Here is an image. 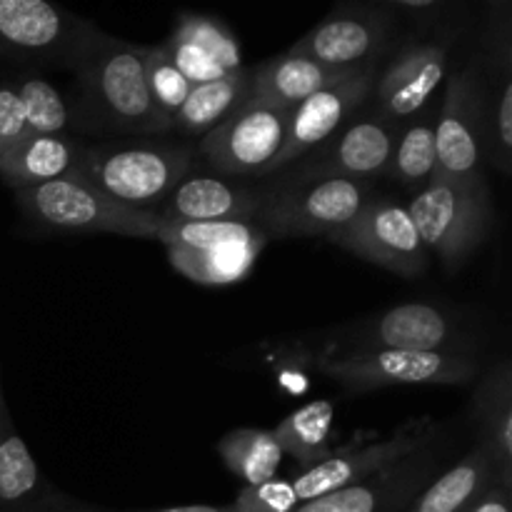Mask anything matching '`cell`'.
Listing matches in <instances>:
<instances>
[{"label": "cell", "instance_id": "6da1fadb", "mask_svg": "<svg viewBox=\"0 0 512 512\" xmlns=\"http://www.w3.org/2000/svg\"><path fill=\"white\" fill-rule=\"evenodd\" d=\"M143 48L100 33L75 65L80 80V125L95 133L160 138L173 133V120L155 108L145 83Z\"/></svg>", "mask_w": 512, "mask_h": 512}, {"label": "cell", "instance_id": "603a6c76", "mask_svg": "<svg viewBox=\"0 0 512 512\" xmlns=\"http://www.w3.org/2000/svg\"><path fill=\"white\" fill-rule=\"evenodd\" d=\"M53 493L13 418L0 423V512H48Z\"/></svg>", "mask_w": 512, "mask_h": 512}, {"label": "cell", "instance_id": "4dcf8cb0", "mask_svg": "<svg viewBox=\"0 0 512 512\" xmlns=\"http://www.w3.org/2000/svg\"><path fill=\"white\" fill-rule=\"evenodd\" d=\"M15 85H18L20 103H23V138L65 133V128L70 125V110L53 83L38 78V75H25V78H15Z\"/></svg>", "mask_w": 512, "mask_h": 512}, {"label": "cell", "instance_id": "2e32d148", "mask_svg": "<svg viewBox=\"0 0 512 512\" xmlns=\"http://www.w3.org/2000/svg\"><path fill=\"white\" fill-rule=\"evenodd\" d=\"M435 445V443H433ZM428 445L368 478L303 503L295 512H403L435 478L440 453Z\"/></svg>", "mask_w": 512, "mask_h": 512}, {"label": "cell", "instance_id": "44dd1931", "mask_svg": "<svg viewBox=\"0 0 512 512\" xmlns=\"http://www.w3.org/2000/svg\"><path fill=\"white\" fill-rule=\"evenodd\" d=\"M478 443L493 460L495 478L512 488V365L500 360L475 385L470 403Z\"/></svg>", "mask_w": 512, "mask_h": 512}, {"label": "cell", "instance_id": "3957f363", "mask_svg": "<svg viewBox=\"0 0 512 512\" xmlns=\"http://www.w3.org/2000/svg\"><path fill=\"white\" fill-rule=\"evenodd\" d=\"M405 208L425 250L448 268H460L485 243L495 220L488 180L468 185L435 175Z\"/></svg>", "mask_w": 512, "mask_h": 512}, {"label": "cell", "instance_id": "836d02e7", "mask_svg": "<svg viewBox=\"0 0 512 512\" xmlns=\"http://www.w3.org/2000/svg\"><path fill=\"white\" fill-rule=\"evenodd\" d=\"M298 505L290 478H273L263 485H243L228 508L230 512H295Z\"/></svg>", "mask_w": 512, "mask_h": 512}, {"label": "cell", "instance_id": "d4e9b609", "mask_svg": "<svg viewBox=\"0 0 512 512\" xmlns=\"http://www.w3.org/2000/svg\"><path fill=\"white\" fill-rule=\"evenodd\" d=\"M333 423H335V400L320 398L303 408L285 415L273 428L283 455H290L298 465V473L315 468L333 453Z\"/></svg>", "mask_w": 512, "mask_h": 512}, {"label": "cell", "instance_id": "8fae6325", "mask_svg": "<svg viewBox=\"0 0 512 512\" xmlns=\"http://www.w3.org/2000/svg\"><path fill=\"white\" fill-rule=\"evenodd\" d=\"M333 350H410V353H438L455 350L470 353L463 320L435 303H400L358 323L343 325L333 333Z\"/></svg>", "mask_w": 512, "mask_h": 512}, {"label": "cell", "instance_id": "7a4b0ae2", "mask_svg": "<svg viewBox=\"0 0 512 512\" xmlns=\"http://www.w3.org/2000/svg\"><path fill=\"white\" fill-rule=\"evenodd\" d=\"M193 148L173 140H125V143H85L73 178L93 185L98 193L133 210L155 213L193 173Z\"/></svg>", "mask_w": 512, "mask_h": 512}, {"label": "cell", "instance_id": "7402d4cb", "mask_svg": "<svg viewBox=\"0 0 512 512\" xmlns=\"http://www.w3.org/2000/svg\"><path fill=\"white\" fill-rule=\"evenodd\" d=\"M85 143L70 135H33L0 155V183L13 190L35 188L70 178L83 155Z\"/></svg>", "mask_w": 512, "mask_h": 512}, {"label": "cell", "instance_id": "d6986e66", "mask_svg": "<svg viewBox=\"0 0 512 512\" xmlns=\"http://www.w3.org/2000/svg\"><path fill=\"white\" fill-rule=\"evenodd\" d=\"M488 60L493 93L485 98V150L495 170L510 175L512 163V13L510 3H495L488 20Z\"/></svg>", "mask_w": 512, "mask_h": 512}, {"label": "cell", "instance_id": "ffe728a7", "mask_svg": "<svg viewBox=\"0 0 512 512\" xmlns=\"http://www.w3.org/2000/svg\"><path fill=\"white\" fill-rule=\"evenodd\" d=\"M360 73V70H335L328 65L318 63V60L308 58V55L285 53L273 55V58L263 60L250 70V90L245 105L253 108H273V110H293L310 95L320 93L325 88L343 83L350 75Z\"/></svg>", "mask_w": 512, "mask_h": 512}, {"label": "cell", "instance_id": "5b68a950", "mask_svg": "<svg viewBox=\"0 0 512 512\" xmlns=\"http://www.w3.org/2000/svg\"><path fill=\"white\" fill-rule=\"evenodd\" d=\"M15 205L33 225L60 233H115L125 238L153 240L155 218L148 210H133L105 198L80 178H63L35 188L13 190Z\"/></svg>", "mask_w": 512, "mask_h": 512}, {"label": "cell", "instance_id": "e0dca14e", "mask_svg": "<svg viewBox=\"0 0 512 512\" xmlns=\"http://www.w3.org/2000/svg\"><path fill=\"white\" fill-rule=\"evenodd\" d=\"M270 185H253L240 178L225 175H195L190 173L178 183L155 213L163 220L175 223H253L270 198Z\"/></svg>", "mask_w": 512, "mask_h": 512}, {"label": "cell", "instance_id": "d590c367", "mask_svg": "<svg viewBox=\"0 0 512 512\" xmlns=\"http://www.w3.org/2000/svg\"><path fill=\"white\" fill-rule=\"evenodd\" d=\"M25 118L15 80H0V155L23 140Z\"/></svg>", "mask_w": 512, "mask_h": 512}, {"label": "cell", "instance_id": "ba28073f", "mask_svg": "<svg viewBox=\"0 0 512 512\" xmlns=\"http://www.w3.org/2000/svg\"><path fill=\"white\" fill-rule=\"evenodd\" d=\"M398 125L380 115H368L325 140L320 148L300 158L290 168L270 175V188H293L318 180H358L373 185L388 173Z\"/></svg>", "mask_w": 512, "mask_h": 512}, {"label": "cell", "instance_id": "8d00e7d4", "mask_svg": "<svg viewBox=\"0 0 512 512\" xmlns=\"http://www.w3.org/2000/svg\"><path fill=\"white\" fill-rule=\"evenodd\" d=\"M48 512H230L228 505H180V508H160V510H110L103 505L88 503V500L73 498L55 488Z\"/></svg>", "mask_w": 512, "mask_h": 512}, {"label": "cell", "instance_id": "484cf974", "mask_svg": "<svg viewBox=\"0 0 512 512\" xmlns=\"http://www.w3.org/2000/svg\"><path fill=\"white\" fill-rule=\"evenodd\" d=\"M250 90V70H235L210 83L193 85L190 95L185 98L183 108L175 113L173 130L180 133H208L215 125L223 123L230 113L243 108Z\"/></svg>", "mask_w": 512, "mask_h": 512}, {"label": "cell", "instance_id": "5bb4252c", "mask_svg": "<svg viewBox=\"0 0 512 512\" xmlns=\"http://www.w3.org/2000/svg\"><path fill=\"white\" fill-rule=\"evenodd\" d=\"M393 15L380 3L343 5L320 20L310 33L293 43V53L308 55L335 70L373 68L388 43Z\"/></svg>", "mask_w": 512, "mask_h": 512}, {"label": "cell", "instance_id": "e575fe53", "mask_svg": "<svg viewBox=\"0 0 512 512\" xmlns=\"http://www.w3.org/2000/svg\"><path fill=\"white\" fill-rule=\"evenodd\" d=\"M160 48L168 53V58L173 60L175 68H178L193 85H203L210 83V80H218L223 78V75H228L203 48H198L195 43H190V40L180 38V35L175 33H170L168 38L160 43Z\"/></svg>", "mask_w": 512, "mask_h": 512}, {"label": "cell", "instance_id": "277c9868", "mask_svg": "<svg viewBox=\"0 0 512 512\" xmlns=\"http://www.w3.org/2000/svg\"><path fill=\"white\" fill-rule=\"evenodd\" d=\"M310 368L318 370L345 393H373L398 385H465L478 378V358L473 353H410V350H365V353L308 355Z\"/></svg>", "mask_w": 512, "mask_h": 512}, {"label": "cell", "instance_id": "8992f818", "mask_svg": "<svg viewBox=\"0 0 512 512\" xmlns=\"http://www.w3.org/2000/svg\"><path fill=\"white\" fill-rule=\"evenodd\" d=\"M103 33L93 20L48 0H0V55L75 68Z\"/></svg>", "mask_w": 512, "mask_h": 512}, {"label": "cell", "instance_id": "f546056e", "mask_svg": "<svg viewBox=\"0 0 512 512\" xmlns=\"http://www.w3.org/2000/svg\"><path fill=\"white\" fill-rule=\"evenodd\" d=\"M153 240L163 243L165 248L183 250H213L225 248V245L250 243L268 245L263 230L255 228L253 223H238V220H225V223H175V220L155 218Z\"/></svg>", "mask_w": 512, "mask_h": 512}, {"label": "cell", "instance_id": "4316f807", "mask_svg": "<svg viewBox=\"0 0 512 512\" xmlns=\"http://www.w3.org/2000/svg\"><path fill=\"white\" fill-rule=\"evenodd\" d=\"M435 118H438V108L433 103L425 105L395 138L393 155H390V165L385 175H390L403 188H425L438 173Z\"/></svg>", "mask_w": 512, "mask_h": 512}, {"label": "cell", "instance_id": "1f68e13d", "mask_svg": "<svg viewBox=\"0 0 512 512\" xmlns=\"http://www.w3.org/2000/svg\"><path fill=\"white\" fill-rule=\"evenodd\" d=\"M173 33L180 38L190 40L198 48H203L225 73H235L243 70V50H240L238 38L233 30L228 28L225 20L218 15L205 13H178L173 25Z\"/></svg>", "mask_w": 512, "mask_h": 512}, {"label": "cell", "instance_id": "ac0fdd59", "mask_svg": "<svg viewBox=\"0 0 512 512\" xmlns=\"http://www.w3.org/2000/svg\"><path fill=\"white\" fill-rule=\"evenodd\" d=\"M448 65V45L438 40L413 43L403 53L395 55L378 83H373L380 118L398 125V120L418 115L445 83Z\"/></svg>", "mask_w": 512, "mask_h": 512}, {"label": "cell", "instance_id": "f1b7e54d", "mask_svg": "<svg viewBox=\"0 0 512 512\" xmlns=\"http://www.w3.org/2000/svg\"><path fill=\"white\" fill-rule=\"evenodd\" d=\"M265 243L250 245H225L213 250H168V263L198 285H233L250 275V270L258 263V255L263 253Z\"/></svg>", "mask_w": 512, "mask_h": 512}, {"label": "cell", "instance_id": "ab89813d", "mask_svg": "<svg viewBox=\"0 0 512 512\" xmlns=\"http://www.w3.org/2000/svg\"><path fill=\"white\" fill-rule=\"evenodd\" d=\"M10 418H13V415H10L8 403H5V395H3V385H0V423H5V420Z\"/></svg>", "mask_w": 512, "mask_h": 512}, {"label": "cell", "instance_id": "30bf717a", "mask_svg": "<svg viewBox=\"0 0 512 512\" xmlns=\"http://www.w3.org/2000/svg\"><path fill=\"white\" fill-rule=\"evenodd\" d=\"M438 423L433 418H410L390 435H355L350 443L333 448V453L318 463L290 478L298 503H310L315 498L335 493V490L353 485L418 450L435 443Z\"/></svg>", "mask_w": 512, "mask_h": 512}, {"label": "cell", "instance_id": "4fadbf2b", "mask_svg": "<svg viewBox=\"0 0 512 512\" xmlns=\"http://www.w3.org/2000/svg\"><path fill=\"white\" fill-rule=\"evenodd\" d=\"M290 110L243 105L200 140L205 163L225 178L258 180L283 148Z\"/></svg>", "mask_w": 512, "mask_h": 512}, {"label": "cell", "instance_id": "7c38bea8", "mask_svg": "<svg viewBox=\"0 0 512 512\" xmlns=\"http://www.w3.org/2000/svg\"><path fill=\"white\" fill-rule=\"evenodd\" d=\"M325 240L405 278H415L428 268V250L408 208L390 198H370L348 225Z\"/></svg>", "mask_w": 512, "mask_h": 512}, {"label": "cell", "instance_id": "9a60e30c", "mask_svg": "<svg viewBox=\"0 0 512 512\" xmlns=\"http://www.w3.org/2000/svg\"><path fill=\"white\" fill-rule=\"evenodd\" d=\"M373 83V68H365L360 73L350 75L343 83L320 90V93L310 95L308 100L295 105L290 110L288 133H285L283 148L275 155L273 163L263 170L260 178H270V175L290 168L300 158H305L315 148H320L325 140L333 138L338 130H343L345 123L353 118L355 110L370 98Z\"/></svg>", "mask_w": 512, "mask_h": 512}, {"label": "cell", "instance_id": "d6a6232c", "mask_svg": "<svg viewBox=\"0 0 512 512\" xmlns=\"http://www.w3.org/2000/svg\"><path fill=\"white\" fill-rule=\"evenodd\" d=\"M143 68H145V83H148L150 98H153L155 108L173 120L175 113L183 108L185 98L193 90V83L180 73L168 58L160 45H145L143 48Z\"/></svg>", "mask_w": 512, "mask_h": 512}, {"label": "cell", "instance_id": "9c48e42d", "mask_svg": "<svg viewBox=\"0 0 512 512\" xmlns=\"http://www.w3.org/2000/svg\"><path fill=\"white\" fill-rule=\"evenodd\" d=\"M268 203L253 218L268 240L315 238L348 225L363 210L370 195L368 183L358 180H318V183L270 188Z\"/></svg>", "mask_w": 512, "mask_h": 512}, {"label": "cell", "instance_id": "52a82bcc", "mask_svg": "<svg viewBox=\"0 0 512 512\" xmlns=\"http://www.w3.org/2000/svg\"><path fill=\"white\" fill-rule=\"evenodd\" d=\"M485 80L483 60L473 58L445 85L435 118L438 178L485 183Z\"/></svg>", "mask_w": 512, "mask_h": 512}, {"label": "cell", "instance_id": "f35d334b", "mask_svg": "<svg viewBox=\"0 0 512 512\" xmlns=\"http://www.w3.org/2000/svg\"><path fill=\"white\" fill-rule=\"evenodd\" d=\"M468 512H512L510 508V485L495 480L488 493L478 500Z\"/></svg>", "mask_w": 512, "mask_h": 512}, {"label": "cell", "instance_id": "83f0119b", "mask_svg": "<svg viewBox=\"0 0 512 512\" xmlns=\"http://www.w3.org/2000/svg\"><path fill=\"white\" fill-rule=\"evenodd\" d=\"M220 460L243 485H263L278 478L283 450L273 430L235 428L225 433L215 445Z\"/></svg>", "mask_w": 512, "mask_h": 512}, {"label": "cell", "instance_id": "cb8c5ba5", "mask_svg": "<svg viewBox=\"0 0 512 512\" xmlns=\"http://www.w3.org/2000/svg\"><path fill=\"white\" fill-rule=\"evenodd\" d=\"M495 480L488 450L475 443L453 468L435 475L405 512H468Z\"/></svg>", "mask_w": 512, "mask_h": 512}, {"label": "cell", "instance_id": "74e56055", "mask_svg": "<svg viewBox=\"0 0 512 512\" xmlns=\"http://www.w3.org/2000/svg\"><path fill=\"white\" fill-rule=\"evenodd\" d=\"M390 15H400V18H413V20H428L430 15L440 13L445 8L443 0H380Z\"/></svg>", "mask_w": 512, "mask_h": 512}]
</instances>
